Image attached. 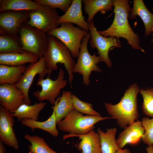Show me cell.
Instances as JSON below:
<instances>
[{
	"instance_id": "7402d4cb",
	"label": "cell",
	"mask_w": 153,
	"mask_h": 153,
	"mask_svg": "<svg viewBox=\"0 0 153 153\" xmlns=\"http://www.w3.org/2000/svg\"><path fill=\"white\" fill-rule=\"evenodd\" d=\"M86 13L88 15V22L91 23L95 14L99 11L112 10L114 5L113 0H82Z\"/></svg>"
},
{
	"instance_id": "5b68a950",
	"label": "cell",
	"mask_w": 153,
	"mask_h": 153,
	"mask_svg": "<svg viewBox=\"0 0 153 153\" xmlns=\"http://www.w3.org/2000/svg\"><path fill=\"white\" fill-rule=\"evenodd\" d=\"M19 34L21 43L26 52L35 55L39 59L44 56L48 43L47 33L26 23L22 25Z\"/></svg>"
},
{
	"instance_id": "d590c367",
	"label": "cell",
	"mask_w": 153,
	"mask_h": 153,
	"mask_svg": "<svg viewBox=\"0 0 153 153\" xmlns=\"http://www.w3.org/2000/svg\"><path fill=\"white\" fill-rule=\"evenodd\" d=\"M152 37H153V38L151 40V42L153 43V32L152 33Z\"/></svg>"
},
{
	"instance_id": "3957f363",
	"label": "cell",
	"mask_w": 153,
	"mask_h": 153,
	"mask_svg": "<svg viewBox=\"0 0 153 153\" xmlns=\"http://www.w3.org/2000/svg\"><path fill=\"white\" fill-rule=\"evenodd\" d=\"M48 35V44L44 56L46 67L52 71L57 70L58 63L63 64L68 72L69 81L72 87L75 61L72 58L70 51L63 43L54 37Z\"/></svg>"
},
{
	"instance_id": "8fae6325",
	"label": "cell",
	"mask_w": 153,
	"mask_h": 153,
	"mask_svg": "<svg viewBox=\"0 0 153 153\" xmlns=\"http://www.w3.org/2000/svg\"><path fill=\"white\" fill-rule=\"evenodd\" d=\"M47 68L44 56L39 59L35 63H30L27 68L20 80L15 85L24 93L26 104L31 105V102L29 95V88L35 76L38 74L39 78H44L47 75L52 73Z\"/></svg>"
},
{
	"instance_id": "d6986e66",
	"label": "cell",
	"mask_w": 153,
	"mask_h": 153,
	"mask_svg": "<svg viewBox=\"0 0 153 153\" xmlns=\"http://www.w3.org/2000/svg\"><path fill=\"white\" fill-rule=\"evenodd\" d=\"M39 58L31 53L8 52L0 54V64L18 66L37 62Z\"/></svg>"
},
{
	"instance_id": "cb8c5ba5",
	"label": "cell",
	"mask_w": 153,
	"mask_h": 153,
	"mask_svg": "<svg viewBox=\"0 0 153 153\" xmlns=\"http://www.w3.org/2000/svg\"><path fill=\"white\" fill-rule=\"evenodd\" d=\"M72 94L70 91L63 92L60 97L57 98L54 105L57 124L63 119L74 108Z\"/></svg>"
},
{
	"instance_id": "836d02e7",
	"label": "cell",
	"mask_w": 153,
	"mask_h": 153,
	"mask_svg": "<svg viewBox=\"0 0 153 153\" xmlns=\"http://www.w3.org/2000/svg\"><path fill=\"white\" fill-rule=\"evenodd\" d=\"M6 150L3 143L0 141V153H6Z\"/></svg>"
},
{
	"instance_id": "e575fe53",
	"label": "cell",
	"mask_w": 153,
	"mask_h": 153,
	"mask_svg": "<svg viewBox=\"0 0 153 153\" xmlns=\"http://www.w3.org/2000/svg\"><path fill=\"white\" fill-rule=\"evenodd\" d=\"M147 153H153V145L148 146L146 148Z\"/></svg>"
},
{
	"instance_id": "8d00e7d4",
	"label": "cell",
	"mask_w": 153,
	"mask_h": 153,
	"mask_svg": "<svg viewBox=\"0 0 153 153\" xmlns=\"http://www.w3.org/2000/svg\"><path fill=\"white\" fill-rule=\"evenodd\" d=\"M152 10H153V7H152Z\"/></svg>"
},
{
	"instance_id": "d6a6232c",
	"label": "cell",
	"mask_w": 153,
	"mask_h": 153,
	"mask_svg": "<svg viewBox=\"0 0 153 153\" xmlns=\"http://www.w3.org/2000/svg\"><path fill=\"white\" fill-rule=\"evenodd\" d=\"M116 153H131L129 150L128 148L124 149L119 148Z\"/></svg>"
},
{
	"instance_id": "1f68e13d",
	"label": "cell",
	"mask_w": 153,
	"mask_h": 153,
	"mask_svg": "<svg viewBox=\"0 0 153 153\" xmlns=\"http://www.w3.org/2000/svg\"><path fill=\"white\" fill-rule=\"evenodd\" d=\"M39 5H45L53 8H59L65 13L71 6L73 0H35Z\"/></svg>"
},
{
	"instance_id": "4fadbf2b",
	"label": "cell",
	"mask_w": 153,
	"mask_h": 153,
	"mask_svg": "<svg viewBox=\"0 0 153 153\" xmlns=\"http://www.w3.org/2000/svg\"><path fill=\"white\" fill-rule=\"evenodd\" d=\"M26 104L23 92L15 85L4 84L0 86V104L14 113L22 105Z\"/></svg>"
},
{
	"instance_id": "7a4b0ae2",
	"label": "cell",
	"mask_w": 153,
	"mask_h": 153,
	"mask_svg": "<svg viewBox=\"0 0 153 153\" xmlns=\"http://www.w3.org/2000/svg\"><path fill=\"white\" fill-rule=\"evenodd\" d=\"M139 88L137 84L130 85L125 91L117 103H104L107 112L112 118L116 119L117 125L121 128L129 125L139 117L137 97Z\"/></svg>"
},
{
	"instance_id": "e0dca14e",
	"label": "cell",
	"mask_w": 153,
	"mask_h": 153,
	"mask_svg": "<svg viewBox=\"0 0 153 153\" xmlns=\"http://www.w3.org/2000/svg\"><path fill=\"white\" fill-rule=\"evenodd\" d=\"M73 137H79L80 141L77 148L80 153H102L100 136L98 133L93 130L89 133L83 135H76L70 133L64 135L63 140Z\"/></svg>"
},
{
	"instance_id": "ffe728a7",
	"label": "cell",
	"mask_w": 153,
	"mask_h": 153,
	"mask_svg": "<svg viewBox=\"0 0 153 153\" xmlns=\"http://www.w3.org/2000/svg\"><path fill=\"white\" fill-rule=\"evenodd\" d=\"M52 114L46 120L39 122L29 119H24L21 121L22 125L30 128L33 131L35 129H38L44 130L52 136L56 137L59 135V132L56 127V118L54 106Z\"/></svg>"
},
{
	"instance_id": "ac0fdd59",
	"label": "cell",
	"mask_w": 153,
	"mask_h": 153,
	"mask_svg": "<svg viewBox=\"0 0 153 153\" xmlns=\"http://www.w3.org/2000/svg\"><path fill=\"white\" fill-rule=\"evenodd\" d=\"M129 17L131 19L139 16L142 20L145 27L144 34L148 37L153 32V14L148 9L143 0H133Z\"/></svg>"
},
{
	"instance_id": "ba28073f",
	"label": "cell",
	"mask_w": 153,
	"mask_h": 153,
	"mask_svg": "<svg viewBox=\"0 0 153 153\" xmlns=\"http://www.w3.org/2000/svg\"><path fill=\"white\" fill-rule=\"evenodd\" d=\"M64 71L61 68L59 69L58 77L54 80L50 78H39L37 84L41 86V90H37L33 93V95L39 101L46 100L54 106L61 90L66 86L67 81L64 79Z\"/></svg>"
},
{
	"instance_id": "603a6c76",
	"label": "cell",
	"mask_w": 153,
	"mask_h": 153,
	"mask_svg": "<svg viewBox=\"0 0 153 153\" xmlns=\"http://www.w3.org/2000/svg\"><path fill=\"white\" fill-rule=\"evenodd\" d=\"M46 104V103L42 101L36 103L32 105L24 104L11 115L19 121L25 118L38 121L39 114Z\"/></svg>"
},
{
	"instance_id": "8992f818",
	"label": "cell",
	"mask_w": 153,
	"mask_h": 153,
	"mask_svg": "<svg viewBox=\"0 0 153 153\" xmlns=\"http://www.w3.org/2000/svg\"><path fill=\"white\" fill-rule=\"evenodd\" d=\"M61 26L48 33V35L57 38L70 51L73 57L78 58L82 40L88 31L74 26L72 24L63 23Z\"/></svg>"
},
{
	"instance_id": "d4e9b609",
	"label": "cell",
	"mask_w": 153,
	"mask_h": 153,
	"mask_svg": "<svg viewBox=\"0 0 153 153\" xmlns=\"http://www.w3.org/2000/svg\"><path fill=\"white\" fill-rule=\"evenodd\" d=\"M41 5L30 0H1L0 12L9 10L32 11L38 9Z\"/></svg>"
},
{
	"instance_id": "277c9868",
	"label": "cell",
	"mask_w": 153,
	"mask_h": 153,
	"mask_svg": "<svg viewBox=\"0 0 153 153\" xmlns=\"http://www.w3.org/2000/svg\"><path fill=\"white\" fill-rule=\"evenodd\" d=\"M111 117L84 116L75 109L71 110L58 124L60 130L73 135H80L88 134L94 130L95 125Z\"/></svg>"
},
{
	"instance_id": "83f0119b",
	"label": "cell",
	"mask_w": 153,
	"mask_h": 153,
	"mask_svg": "<svg viewBox=\"0 0 153 153\" xmlns=\"http://www.w3.org/2000/svg\"><path fill=\"white\" fill-rule=\"evenodd\" d=\"M24 137L31 143L28 146L29 153H58L50 147L43 137L27 134ZM62 153H67L64 152Z\"/></svg>"
},
{
	"instance_id": "f1b7e54d",
	"label": "cell",
	"mask_w": 153,
	"mask_h": 153,
	"mask_svg": "<svg viewBox=\"0 0 153 153\" xmlns=\"http://www.w3.org/2000/svg\"><path fill=\"white\" fill-rule=\"evenodd\" d=\"M139 92L142 96L143 102L142 110L143 113L146 116L153 118V88L145 89L141 88Z\"/></svg>"
},
{
	"instance_id": "30bf717a",
	"label": "cell",
	"mask_w": 153,
	"mask_h": 153,
	"mask_svg": "<svg viewBox=\"0 0 153 153\" xmlns=\"http://www.w3.org/2000/svg\"><path fill=\"white\" fill-rule=\"evenodd\" d=\"M89 24V33L91 36L89 41L90 45L93 48L97 49L101 61L104 62L108 67L110 68L112 63L109 56V51L112 47H121V42L115 37H105L100 34L96 29L93 20Z\"/></svg>"
},
{
	"instance_id": "5bb4252c",
	"label": "cell",
	"mask_w": 153,
	"mask_h": 153,
	"mask_svg": "<svg viewBox=\"0 0 153 153\" xmlns=\"http://www.w3.org/2000/svg\"><path fill=\"white\" fill-rule=\"evenodd\" d=\"M7 109L0 106V141L15 150L19 148L18 141L13 129L14 120Z\"/></svg>"
},
{
	"instance_id": "4316f807",
	"label": "cell",
	"mask_w": 153,
	"mask_h": 153,
	"mask_svg": "<svg viewBox=\"0 0 153 153\" xmlns=\"http://www.w3.org/2000/svg\"><path fill=\"white\" fill-rule=\"evenodd\" d=\"M19 37L0 35V54L8 52L24 53Z\"/></svg>"
},
{
	"instance_id": "2e32d148",
	"label": "cell",
	"mask_w": 153,
	"mask_h": 153,
	"mask_svg": "<svg viewBox=\"0 0 153 153\" xmlns=\"http://www.w3.org/2000/svg\"><path fill=\"white\" fill-rule=\"evenodd\" d=\"M82 0H73L72 3L67 11L60 16L58 21L59 25L63 23L75 24L81 29L88 31L89 24L86 22L82 11Z\"/></svg>"
},
{
	"instance_id": "9a60e30c",
	"label": "cell",
	"mask_w": 153,
	"mask_h": 153,
	"mask_svg": "<svg viewBox=\"0 0 153 153\" xmlns=\"http://www.w3.org/2000/svg\"><path fill=\"white\" fill-rule=\"evenodd\" d=\"M124 128L116 139L117 145L120 149H122L128 144H137L141 140L144 133L141 122L138 120Z\"/></svg>"
},
{
	"instance_id": "6da1fadb",
	"label": "cell",
	"mask_w": 153,
	"mask_h": 153,
	"mask_svg": "<svg viewBox=\"0 0 153 153\" xmlns=\"http://www.w3.org/2000/svg\"><path fill=\"white\" fill-rule=\"evenodd\" d=\"M128 0H113L114 17L111 26L105 30L98 31L104 37L113 36L125 39L133 48L145 52L140 46L139 37L131 27L128 18L131 8Z\"/></svg>"
},
{
	"instance_id": "f546056e",
	"label": "cell",
	"mask_w": 153,
	"mask_h": 153,
	"mask_svg": "<svg viewBox=\"0 0 153 153\" xmlns=\"http://www.w3.org/2000/svg\"><path fill=\"white\" fill-rule=\"evenodd\" d=\"M72 98L74 108L78 112L87 115L101 116L99 112L93 109L92 104L81 101L73 94L72 95Z\"/></svg>"
},
{
	"instance_id": "44dd1931",
	"label": "cell",
	"mask_w": 153,
	"mask_h": 153,
	"mask_svg": "<svg viewBox=\"0 0 153 153\" xmlns=\"http://www.w3.org/2000/svg\"><path fill=\"white\" fill-rule=\"evenodd\" d=\"M24 65L13 66L0 65V85H15L21 79L26 70Z\"/></svg>"
},
{
	"instance_id": "4dcf8cb0",
	"label": "cell",
	"mask_w": 153,
	"mask_h": 153,
	"mask_svg": "<svg viewBox=\"0 0 153 153\" xmlns=\"http://www.w3.org/2000/svg\"><path fill=\"white\" fill-rule=\"evenodd\" d=\"M141 122L144 130L141 140L148 146L153 145V118L144 117Z\"/></svg>"
},
{
	"instance_id": "9c48e42d",
	"label": "cell",
	"mask_w": 153,
	"mask_h": 153,
	"mask_svg": "<svg viewBox=\"0 0 153 153\" xmlns=\"http://www.w3.org/2000/svg\"><path fill=\"white\" fill-rule=\"evenodd\" d=\"M60 16L56 9L41 5L37 9L30 11L27 24L47 34L58 27Z\"/></svg>"
},
{
	"instance_id": "52a82bcc",
	"label": "cell",
	"mask_w": 153,
	"mask_h": 153,
	"mask_svg": "<svg viewBox=\"0 0 153 153\" xmlns=\"http://www.w3.org/2000/svg\"><path fill=\"white\" fill-rule=\"evenodd\" d=\"M90 37L88 33L83 38L77 61L73 69L74 73H78L82 75L83 83L86 86L90 84V77L92 71L102 72L97 65L101 61L100 57L95 54L91 55L88 51V44Z\"/></svg>"
},
{
	"instance_id": "484cf974",
	"label": "cell",
	"mask_w": 153,
	"mask_h": 153,
	"mask_svg": "<svg viewBox=\"0 0 153 153\" xmlns=\"http://www.w3.org/2000/svg\"><path fill=\"white\" fill-rule=\"evenodd\" d=\"M97 130L100 137L102 153H116L119 148L117 145L115 139L117 128H107L105 132L100 128Z\"/></svg>"
},
{
	"instance_id": "7c38bea8",
	"label": "cell",
	"mask_w": 153,
	"mask_h": 153,
	"mask_svg": "<svg viewBox=\"0 0 153 153\" xmlns=\"http://www.w3.org/2000/svg\"><path fill=\"white\" fill-rule=\"evenodd\" d=\"M30 11L9 10L0 12V35L18 37L19 29L29 17Z\"/></svg>"
}]
</instances>
